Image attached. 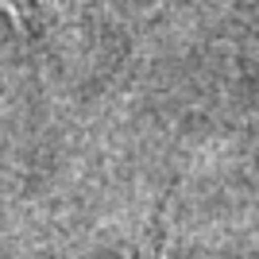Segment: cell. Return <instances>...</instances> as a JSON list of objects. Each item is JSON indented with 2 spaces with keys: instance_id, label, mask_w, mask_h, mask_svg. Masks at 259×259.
<instances>
[{
  "instance_id": "obj_1",
  "label": "cell",
  "mask_w": 259,
  "mask_h": 259,
  "mask_svg": "<svg viewBox=\"0 0 259 259\" xmlns=\"http://www.w3.org/2000/svg\"><path fill=\"white\" fill-rule=\"evenodd\" d=\"M151 259H166V248H162V244H159V248H155V255Z\"/></svg>"
}]
</instances>
